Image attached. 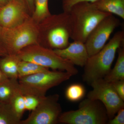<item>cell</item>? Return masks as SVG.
I'll return each mask as SVG.
<instances>
[{
	"instance_id": "cell-22",
	"label": "cell",
	"mask_w": 124,
	"mask_h": 124,
	"mask_svg": "<svg viewBox=\"0 0 124 124\" xmlns=\"http://www.w3.org/2000/svg\"><path fill=\"white\" fill-rule=\"evenodd\" d=\"M23 95L25 109L28 110L32 111L34 110L38 106L42 98L32 95Z\"/></svg>"
},
{
	"instance_id": "cell-2",
	"label": "cell",
	"mask_w": 124,
	"mask_h": 124,
	"mask_svg": "<svg viewBox=\"0 0 124 124\" xmlns=\"http://www.w3.org/2000/svg\"><path fill=\"white\" fill-rule=\"evenodd\" d=\"M124 42V31H118L100 51L89 57L84 67V81L90 85L104 78L110 71L116 52Z\"/></svg>"
},
{
	"instance_id": "cell-12",
	"label": "cell",
	"mask_w": 124,
	"mask_h": 124,
	"mask_svg": "<svg viewBox=\"0 0 124 124\" xmlns=\"http://www.w3.org/2000/svg\"><path fill=\"white\" fill-rule=\"evenodd\" d=\"M54 50L62 58L79 66L84 67L89 57L85 43L78 41H73L64 48Z\"/></svg>"
},
{
	"instance_id": "cell-6",
	"label": "cell",
	"mask_w": 124,
	"mask_h": 124,
	"mask_svg": "<svg viewBox=\"0 0 124 124\" xmlns=\"http://www.w3.org/2000/svg\"><path fill=\"white\" fill-rule=\"evenodd\" d=\"M72 76L65 71L49 70L20 78L18 81L23 95L42 98L49 89L69 79Z\"/></svg>"
},
{
	"instance_id": "cell-21",
	"label": "cell",
	"mask_w": 124,
	"mask_h": 124,
	"mask_svg": "<svg viewBox=\"0 0 124 124\" xmlns=\"http://www.w3.org/2000/svg\"><path fill=\"white\" fill-rule=\"evenodd\" d=\"M85 89L82 85L73 84L67 88L65 93L68 100L72 102H76L81 100L84 97Z\"/></svg>"
},
{
	"instance_id": "cell-4",
	"label": "cell",
	"mask_w": 124,
	"mask_h": 124,
	"mask_svg": "<svg viewBox=\"0 0 124 124\" xmlns=\"http://www.w3.org/2000/svg\"><path fill=\"white\" fill-rule=\"evenodd\" d=\"M38 24L31 17L12 28L0 27V42L7 54H17L23 49L38 44Z\"/></svg>"
},
{
	"instance_id": "cell-20",
	"label": "cell",
	"mask_w": 124,
	"mask_h": 124,
	"mask_svg": "<svg viewBox=\"0 0 124 124\" xmlns=\"http://www.w3.org/2000/svg\"><path fill=\"white\" fill-rule=\"evenodd\" d=\"M14 113L20 120L25 109L24 95L20 89L15 94L9 103Z\"/></svg>"
},
{
	"instance_id": "cell-11",
	"label": "cell",
	"mask_w": 124,
	"mask_h": 124,
	"mask_svg": "<svg viewBox=\"0 0 124 124\" xmlns=\"http://www.w3.org/2000/svg\"><path fill=\"white\" fill-rule=\"evenodd\" d=\"M31 17L27 6L22 0H11L0 8V27H2L18 26Z\"/></svg>"
},
{
	"instance_id": "cell-25",
	"label": "cell",
	"mask_w": 124,
	"mask_h": 124,
	"mask_svg": "<svg viewBox=\"0 0 124 124\" xmlns=\"http://www.w3.org/2000/svg\"><path fill=\"white\" fill-rule=\"evenodd\" d=\"M111 84L120 97L124 101V80L118 81Z\"/></svg>"
},
{
	"instance_id": "cell-10",
	"label": "cell",
	"mask_w": 124,
	"mask_h": 124,
	"mask_svg": "<svg viewBox=\"0 0 124 124\" xmlns=\"http://www.w3.org/2000/svg\"><path fill=\"white\" fill-rule=\"evenodd\" d=\"M120 24L119 19L112 14L104 18L97 24L85 43L89 57L97 53L104 47L111 34Z\"/></svg>"
},
{
	"instance_id": "cell-15",
	"label": "cell",
	"mask_w": 124,
	"mask_h": 124,
	"mask_svg": "<svg viewBox=\"0 0 124 124\" xmlns=\"http://www.w3.org/2000/svg\"><path fill=\"white\" fill-rule=\"evenodd\" d=\"M118 57L112 69L103 78L107 82L112 83L124 80V48L121 46L118 49Z\"/></svg>"
},
{
	"instance_id": "cell-19",
	"label": "cell",
	"mask_w": 124,
	"mask_h": 124,
	"mask_svg": "<svg viewBox=\"0 0 124 124\" xmlns=\"http://www.w3.org/2000/svg\"><path fill=\"white\" fill-rule=\"evenodd\" d=\"M9 103H0V124H20Z\"/></svg>"
},
{
	"instance_id": "cell-29",
	"label": "cell",
	"mask_w": 124,
	"mask_h": 124,
	"mask_svg": "<svg viewBox=\"0 0 124 124\" xmlns=\"http://www.w3.org/2000/svg\"><path fill=\"white\" fill-rule=\"evenodd\" d=\"M11 0H0V8L8 4Z\"/></svg>"
},
{
	"instance_id": "cell-13",
	"label": "cell",
	"mask_w": 124,
	"mask_h": 124,
	"mask_svg": "<svg viewBox=\"0 0 124 124\" xmlns=\"http://www.w3.org/2000/svg\"><path fill=\"white\" fill-rule=\"evenodd\" d=\"M21 60L17 54L5 55L0 60V69L8 79H18V67Z\"/></svg>"
},
{
	"instance_id": "cell-23",
	"label": "cell",
	"mask_w": 124,
	"mask_h": 124,
	"mask_svg": "<svg viewBox=\"0 0 124 124\" xmlns=\"http://www.w3.org/2000/svg\"><path fill=\"white\" fill-rule=\"evenodd\" d=\"M98 0H62V8L63 12L69 13L70 9L74 5L80 2L93 3Z\"/></svg>"
},
{
	"instance_id": "cell-26",
	"label": "cell",
	"mask_w": 124,
	"mask_h": 124,
	"mask_svg": "<svg viewBox=\"0 0 124 124\" xmlns=\"http://www.w3.org/2000/svg\"><path fill=\"white\" fill-rule=\"evenodd\" d=\"M23 1L27 6L31 16L33 14L35 9L34 0H22Z\"/></svg>"
},
{
	"instance_id": "cell-5",
	"label": "cell",
	"mask_w": 124,
	"mask_h": 124,
	"mask_svg": "<svg viewBox=\"0 0 124 124\" xmlns=\"http://www.w3.org/2000/svg\"><path fill=\"white\" fill-rule=\"evenodd\" d=\"M17 54L22 60L32 62L54 70L65 71L72 76L78 72L71 62L60 57L54 50L38 44L25 47Z\"/></svg>"
},
{
	"instance_id": "cell-9",
	"label": "cell",
	"mask_w": 124,
	"mask_h": 124,
	"mask_svg": "<svg viewBox=\"0 0 124 124\" xmlns=\"http://www.w3.org/2000/svg\"><path fill=\"white\" fill-rule=\"evenodd\" d=\"M59 98L58 94H54L42 98L37 107L20 124H57L62 111Z\"/></svg>"
},
{
	"instance_id": "cell-1",
	"label": "cell",
	"mask_w": 124,
	"mask_h": 124,
	"mask_svg": "<svg viewBox=\"0 0 124 124\" xmlns=\"http://www.w3.org/2000/svg\"><path fill=\"white\" fill-rule=\"evenodd\" d=\"M38 44L52 49L66 47L71 35V24L68 13L51 14L38 24Z\"/></svg>"
},
{
	"instance_id": "cell-16",
	"label": "cell",
	"mask_w": 124,
	"mask_h": 124,
	"mask_svg": "<svg viewBox=\"0 0 124 124\" xmlns=\"http://www.w3.org/2000/svg\"><path fill=\"white\" fill-rule=\"evenodd\" d=\"M20 89L18 79H8L0 83V103H9Z\"/></svg>"
},
{
	"instance_id": "cell-18",
	"label": "cell",
	"mask_w": 124,
	"mask_h": 124,
	"mask_svg": "<svg viewBox=\"0 0 124 124\" xmlns=\"http://www.w3.org/2000/svg\"><path fill=\"white\" fill-rule=\"evenodd\" d=\"M35 9L31 18L38 24L51 14L49 10L48 0H34Z\"/></svg>"
},
{
	"instance_id": "cell-7",
	"label": "cell",
	"mask_w": 124,
	"mask_h": 124,
	"mask_svg": "<svg viewBox=\"0 0 124 124\" xmlns=\"http://www.w3.org/2000/svg\"><path fill=\"white\" fill-rule=\"evenodd\" d=\"M108 119L104 106L98 100H83L76 110L62 113L58 122L67 124H105Z\"/></svg>"
},
{
	"instance_id": "cell-17",
	"label": "cell",
	"mask_w": 124,
	"mask_h": 124,
	"mask_svg": "<svg viewBox=\"0 0 124 124\" xmlns=\"http://www.w3.org/2000/svg\"><path fill=\"white\" fill-rule=\"evenodd\" d=\"M49 70V68L35 63L22 60L18 67V78Z\"/></svg>"
},
{
	"instance_id": "cell-8",
	"label": "cell",
	"mask_w": 124,
	"mask_h": 124,
	"mask_svg": "<svg viewBox=\"0 0 124 124\" xmlns=\"http://www.w3.org/2000/svg\"><path fill=\"white\" fill-rule=\"evenodd\" d=\"M90 85L93 90L88 93L87 98L101 102L106 108L109 120L112 119L120 109L124 108V101L111 83L103 78L94 81Z\"/></svg>"
},
{
	"instance_id": "cell-27",
	"label": "cell",
	"mask_w": 124,
	"mask_h": 124,
	"mask_svg": "<svg viewBox=\"0 0 124 124\" xmlns=\"http://www.w3.org/2000/svg\"><path fill=\"white\" fill-rule=\"evenodd\" d=\"M7 55L8 54L0 42V56L4 57Z\"/></svg>"
},
{
	"instance_id": "cell-28",
	"label": "cell",
	"mask_w": 124,
	"mask_h": 124,
	"mask_svg": "<svg viewBox=\"0 0 124 124\" xmlns=\"http://www.w3.org/2000/svg\"><path fill=\"white\" fill-rule=\"evenodd\" d=\"M8 79L4 75V73H2L0 69V83L4 82Z\"/></svg>"
},
{
	"instance_id": "cell-14",
	"label": "cell",
	"mask_w": 124,
	"mask_h": 124,
	"mask_svg": "<svg viewBox=\"0 0 124 124\" xmlns=\"http://www.w3.org/2000/svg\"><path fill=\"white\" fill-rule=\"evenodd\" d=\"M93 3L99 10L124 19V0H98Z\"/></svg>"
},
{
	"instance_id": "cell-24",
	"label": "cell",
	"mask_w": 124,
	"mask_h": 124,
	"mask_svg": "<svg viewBox=\"0 0 124 124\" xmlns=\"http://www.w3.org/2000/svg\"><path fill=\"white\" fill-rule=\"evenodd\" d=\"M117 115L111 119L109 120L107 124H124V108L120 109L117 112Z\"/></svg>"
},
{
	"instance_id": "cell-3",
	"label": "cell",
	"mask_w": 124,
	"mask_h": 124,
	"mask_svg": "<svg viewBox=\"0 0 124 124\" xmlns=\"http://www.w3.org/2000/svg\"><path fill=\"white\" fill-rule=\"evenodd\" d=\"M68 13L71 24V39L84 43L97 24L111 15L99 10L93 3L85 2L74 5Z\"/></svg>"
}]
</instances>
